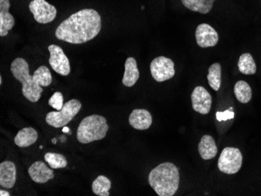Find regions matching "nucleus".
<instances>
[{
  "label": "nucleus",
  "mask_w": 261,
  "mask_h": 196,
  "mask_svg": "<svg viewBox=\"0 0 261 196\" xmlns=\"http://www.w3.org/2000/svg\"><path fill=\"white\" fill-rule=\"evenodd\" d=\"M45 160L49 163L52 169H61L67 166V161L62 154L55 153H47L45 155Z\"/></svg>",
  "instance_id": "393cba45"
},
{
  "label": "nucleus",
  "mask_w": 261,
  "mask_h": 196,
  "mask_svg": "<svg viewBox=\"0 0 261 196\" xmlns=\"http://www.w3.org/2000/svg\"><path fill=\"white\" fill-rule=\"evenodd\" d=\"M193 108L201 114H209L212 105V98L208 91L202 86L195 88L191 95Z\"/></svg>",
  "instance_id": "9d476101"
},
{
  "label": "nucleus",
  "mask_w": 261,
  "mask_h": 196,
  "mask_svg": "<svg viewBox=\"0 0 261 196\" xmlns=\"http://www.w3.org/2000/svg\"><path fill=\"white\" fill-rule=\"evenodd\" d=\"M57 143V141H56V140H53V143Z\"/></svg>",
  "instance_id": "7c9ffc66"
},
{
  "label": "nucleus",
  "mask_w": 261,
  "mask_h": 196,
  "mask_svg": "<svg viewBox=\"0 0 261 196\" xmlns=\"http://www.w3.org/2000/svg\"><path fill=\"white\" fill-rule=\"evenodd\" d=\"M29 10L39 24L50 23L57 17V9L45 0H33L29 4Z\"/></svg>",
  "instance_id": "6e6552de"
},
{
  "label": "nucleus",
  "mask_w": 261,
  "mask_h": 196,
  "mask_svg": "<svg viewBox=\"0 0 261 196\" xmlns=\"http://www.w3.org/2000/svg\"><path fill=\"white\" fill-rule=\"evenodd\" d=\"M207 80L211 89L218 92L221 85V64L215 63L210 67Z\"/></svg>",
  "instance_id": "5701e85b"
},
{
  "label": "nucleus",
  "mask_w": 261,
  "mask_h": 196,
  "mask_svg": "<svg viewBox=\"0 0 261 196\" xmlns=\"http://www.w3.org/2000/svg\"><path fill=\"white\" fill-rule=\"evenodd\" d=\"M179 171L172 163H161L151 171L149 184L159 196H173L179 187Z\"/></svg>",
  "instance_id": "f03ea898"
},
{
  "label": "nucleus",
  "mask_w": 261,
  "mask_h": 196,
  "mask_svg": "<svg viewBox=\"0 0 261 196\" xmlns=\"http://www.w3.org/2000/svg\"><path fill=\"white\" fill-rule=\"evenodd\" d=\"M124 69L123 85L126 87H133L139 78V71L136 59L133 57H128L124 64Z\"/></svg>",
  "instance_id": "f3484780"
},
{
  "label": "nucleus",
  "mask_w": 261,
  "mask_h": 196,
  "mask_svg": "<svg viewBox=\"0 0 261 196\" xmlns=\"http://www.w3.org/2000/svg\"><path fill=\"white\" fill-rule=\"evenodd\" d=\"M38 137V132L33 128H23L17 133L14 143L18 147L27 148L36 143Z\"/></svg>",
  "instance_id": "a211bd4d"
},
{
  "label": "nucleus",
  "mask_w": 261,
  "mask_h": 196,
  "mask_svg": "<svg viewBox=\"0 0 261 196\" xmlns=\"http://www.w3.org/2000/svg\"><path fill=\"white\" fill-rule=\"evenodd\" d=\"M49 105L57 111L61 110L64 106V96L62 93L60 92H55L49 99Z\"/></svg>",
  "instance_id": "a878e982"
},
{
  "label": "nucleus",
  "mask_w": 261,
  "mask_h": 196,
  "mask_svg": "<svg viewBox=\"0 0 261 196\" xmlns=\"http://www.w3.org/2000/svg\"><path fill=\"white\" fill-rule=\"evenodd\" d=\"M9 0H0V36L5 37L15 24L14 17L9 13Z\"/></svg>",
  "instance_id": "2eb2a0df"
},
{
  "label": "nucleus",
  "mask_w": 261,
  "mask_h": 196,
  "mask_svg": "<svg viewBox=\"0 0 261 196\" xmlns=\"http://www.w3.org/2000/svg\"><path fill=\"white\" fill-rule=\"evenodd\" d=\"M33 79L41 87H47L52 83V74L48 67L41 66L34 72Z\"/></svg>",
  "instance_id": "b1692460"
},
{
  "label": "nucleus",
  "mask_w": 261,
  "mask_h": 196,
  "mask_svg": "<svg viewBox=\"0 0 261 196\" xmlns=\"http://www.w3.org/2000/svg\"><path fill=\"white\" fill-rule=\"evenodd\" d=\"M196 43L201 48L214 47L219 41L218 32L207 24H201L196 27Z\"/></svg>",
  "instance_id": "9b49d317"
},
{
  "label": "nucleus",
  "mask_w": 261,
  "mask_h": 196,
  "mask_svg": "<svg viewBox=\"0 0 261 196\" xmlns=\"http://www.w3.org/2000/svg\"><path fill=\"white\" fill-rule=\"evenodd\" d=\"M129 124L136 130H147L150 128L152 122V115L144 109H136L129 116Z\"/></svg>",
  "instance_id": "ddd939ff"
},
{
  "label": "nucleus",
  "mask_w": 261,
  "mask_h": 196,
  "mask_svg": "<svg viewBox=\"0 0 261 196\" xmlns=\"http://www.w3.org/2000/svg\"><path fill=\"white\" fill-rule=\"evenodd\" d=\"M0 195L1 196H10V194L8 191H4V190H0Z\"/></svg>",
  "instance_id": "cd10ccee"
},
{
  "label": "nucleus",
  "mask_w": 261,
  "mask_h": 196,
  "mask_svg": "<svg viewBox=\"0 0 261 196\" xmlns=\"http://www.w3.org/2000/svg\"><path fill=\"white\" fill-rule=\"evenodd\" d=\"M101 17L93 9H83L70 16L55 32L57 39L70 44L86 43L99 35Z\"/></svg>",
  "instance_id": "f257e3e1"
},
{
  "label": "nucleus",
  "mask_w": 261,
  "mask_h": 196,
  "mask_svg": "<svg viewBox=\"0 0 261 196\" xmlns=\"http://www.w3.org/2000/svg\"><path fill=\"white\" fill-rule=\"evenodd\" d=\"M3 80H2V76H0V85H2Z\"/></svg>",
  "instance_id": "c756f323"
},
{
  "label": "nucleus",
  "mask_w": 261,
  "mask_h": 196,
  "mask_svg": "<svg viewBox=\"0 0 261 196\" xmlns=\"http://www.w3.org/2000/svg\"><path fill=\"white\" fill-rule=\"evenodd\" d=\"M111 188V181L103 175H99L92 182V189L94 194L98 196H109Z\"/></svg>",
  "instance_id": "4be33fe9"
},
{
  "label": "nucleus",
  "mask_w": 261,
  "mask_h": 196,
  "mask_svg": "<svg viewBox=\"0 0 261 196\" xmlns=\"http://www.w3.org/2000/svg\"><path fill=\"white\" fill-rule=\"evenodd\" d=\"M242 165L243 155L240 149L234 147L223 149L218 163L220 171L226 175H234L241 169Z\"/></svg>",
  "instance_id": "423d86ee"
},
{
  "label": "nucleus",
  "mask_w": 261,
  "mask_h": 196,
  "mask_svg": "<svg viewBox=\"0 0 261 196\" xmlns=\"http://www.w3.org/2000/svg\"><path fill=\"white\" fill-rule=\"evenodd\" d=\"M234 114L232 111V108L224 111V112H217L216 117L218 121H228L234 118Z\"/></svg>",
  "instance_id": "bb28decb"
},
{
  "label": "nucleus",
  "mask_w": 261,
  "mask_h": 196,
  "mask_svg": "<svg viewBox=\"0 0 261 196\" xmlns=\"http://www.w3.org/2000/svg\"><path fill=\"white\" fill-rule=\"evenodd\" d=\"M198 150L202 159L204 160L214 159L218 154V147L212 136L203 135L198 145Z\"/></svg>",
  "instance_id": "dca6fc26"
},
{
  "label": "nucleus",
  "mask_w": 261,
  "mask_h": 196,
  "mask_svg": "<svg viewBox=\"0 0 261 196\" xmlns=\"http://www.w3.org/2000/svg\"><path fill=\"white\" fill-rule=\"evenodd\" d=\"M82 109V103L77 99H70L65 102L62 109L52 111L47 114L45 121L51 127L55 128H64Z\"/></svg>",
  "instance_id": "39448f33"
},
{
  "label": "nucleus",
  "mask_w": 261,
  "mask_h": 196,
  "mask_svg": "<svg viewBox=\"0 0 261 196\" xmlns=\"http://www.w3.org/2000/svg\"><path fill=\"white\" fill-rule=\"evenodd\" d=\"M234 96L239 102L242 103H248L252 99V89L250 85L245 80H239L236 82L234 88Z\"/></svg>",
  "instance_id": "aec40b11"
},
{
  "label": "nucleus",
  "mask_w": 261,
  "mask_h": 196,
  "mask_svg": "<svg viewBox=\"0 0 261 196\" xmlns=\"http://www.w3.org/2000/svg\"><path fill=\"white\" fill-rule=\"evenodd\" d=\"M17 181V169L11 161H4L0 164V186L12 188Z\"/></svg>",
  "instance_id": "4468645a"
},
{
  "label": "nucleus",
  "mask_w": 261,
  "mask_h": 196,
  "mask_svg": "<svg viewBox=\"0 0 261 196\" xmlns=\"http://www.w3.org/2000/svg\"><path fill=\"white\" fill-rule=\"evenodd\" d=\"M10 71L14 77L22 84V94L28 100L37 102L43 89L35 82L33 75L29 74V66L23 58H17L12 62Z\"/></svg>",
  "instance_id": "7ed1b4c3"
},
{
  "label": "nucleus",
  "mask_w": 261,
  "mask_h": 196,
  "mask_svg": "<svg viewBox=\"0 0 261 196\" xmlns=\"http://www.w3.org/2000/svg\"><path fill=\"white\" fill-rule=\"evenodd\" d=\"M150 72L154 80L164 82L172 78L175 74L174 62L168 57H156L151 63Z\"/></svg>",
  "instance_id": "0eeeda50"
},
{
  "label": "nucleus",
  "mask_w": 261,
  "mask_h": 196,
  "mask_svg": "<svg viewBox=\"0 0 261 196\" xmlns=\"http://www.w3.org/2000/svg\"><path fill=\"white\" fill-rule=\"evenodd\" d=\"M29 175L32 181L39 184H45L54 178V171L42 161H36L29 167Z\"/></svg>",
  "instance_id": "f8f14e48"
},
{
  "label": "nucleus",
  "mask_w": 261,
  "mask_h": 196,
  "mask_svg": "<svg viewBox=\"0 0 261 196\" xmlns=\"http://www.w3.org/2000/svg\"><path fill=\"white\" fill-rule=\"evenodd\" d=\"M215 1L217 0H181L186 8L203 14H208L212 10Z\"/></svg>",
  "instance_id": "6ab92c4d"
},
{
  "label": "nucleus",
  "mask_w": 261,
  "mask_h": 196,
  "mask_svg": "<svg viewBox=\"0 0 261 196\" xmlns=\"http://www.w3.org/2000/svg\"><path fill=\"white\" fill-rule=\"evenodd\" d=\"M70 131V129H69L68 128H66V127H64V129H63V131H64V132H66V131Z\"/></svg>",
  "instance_id": "c85d7f7f"
},
{
  "label": "nucleus",
  "mask_w": 261,
  "mask_h": 196,
  "mask_svg": "<svg viewBox=\"0 0 261 196\" xmlns=\"http://www.w3.org/2000/svg\"><path fill=\"white\" fill-rule=\"evenodd\" d=\"M239 70L242 74L253 75L256 72V65L251 54L243 53L240 55L238 63Z\"/></svg>",
  "instance_id": "412c9836"
},
{
  "label": "nucleus",
  "mask_w": 261,
  "mask_h": 196,
  "mask_svg": "<svg viewBox=\"0 0 261 196\" xmlns=\"http://www.w3.org/2000/svg\"><path fill=\"white\" fill-rule=\"evenodd\" d=\"M48 50L50 53L49 63L53 70L61 75H69L70 73V62L63 49L58 45H50Z\"/></svg>",
  "instance_id": "1a4fd4ad"
},
{
  "label": "nucleus",
  "mask_w": 261,
  "mask_h": 196,
  "mask_svg": "<svg viewBox=\"0 0 261 196\" xmlns=\"http://www.w3.org/2000/svg\"><path fill=\"white\" fill-rule=\"evenodd\" d=\"M109 130L107 119L104 117L93 114L82 120L77 130V139L82 144L102 140Z\"/></svg>",
  "instance_id": "20e7f679"
}]
</instances>
